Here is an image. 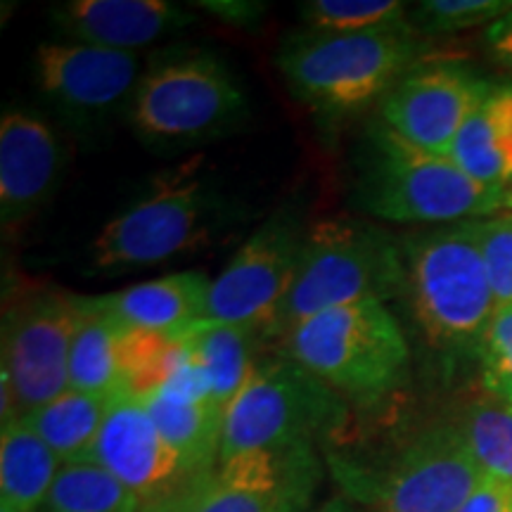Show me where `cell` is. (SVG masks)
<instances>
[{"instance_id": "6da1fadb", "label": "cell", "mask_w": 512, "mask_h": 512, "mask_svg": "<svg viewBox=\"0 0 512 512\" xmlns=\"http://www.w3.org/2000/svg\"><path fill=\"white\" fill-rule=\"evenodd\" d=\"M403 249L387 230L361 219H323L306 228L283 302L264 328L266 344L318 313L403 294Z\"/></svg>"}, {"instance_id": "7a4b0ae2", "label": "cell", "mask_w": 512, "mask_h": 512, "mask_svg": "<svg viewBox=\"0 0 512 512\" xmlns=\"http://www.w3.org/2000/svg\"><path fill=\"white\" fill-rule=\"evenodd\" d=\"M505 195L467 176L451 157L396 136L380 119L361 140L354 202L380 221L403 226L477 221L498 214Z\"/></svg>"}, {"instance_id": "3957f363", "label": "cell", "mask_w": 512, "mask_h": 512, "mask_svg": "<svg viewBox=\"0 0 512 512\" xmlns=\"http://www.w3.org/2000/svg\"><path fill=\"white\" fill-rule=\"evenodd\" d=\"M275 62L294 98L342 119L382 102L420 62V41L413 24L363 34L304 29L285 38Z\"/></svg>"}, {"instance_id": "277c9868", "label": "cell", "mask_w": 512, "mask_h": 512, "mask_svg": "<svg viewBox=\"0 0 512 512\" xmlns=\"http://www.w3.org/2000/svg\"><path fill=\"white\" fill-rule=\"evenodd\" d=\"M401 249L403 294L427 342L444 354L479 358L498 306L472 221L413 235Z\"/></svg>"}, {"instance_id": "5b68a950", "label": "cell", "mask_w": 512, "mask_h": 512, "mask_svg": "<svg viewBox=\"0 0 512 512\" xmlns=\"http://www.w3.org/2000/svg\"><path fill=\"white\" fill-rule=\"evenodd\" d=\"M247 98L233 72L207 50H166L140 76L128 121L143 145L181 152L233 131Z\"/></svg>"}, {"instance_id": "8992f818", "label": "cell", "mask_w": 512, "mask_h": 512, "mask_svg": "<svg viewBox=\"0 0 512 512\" xmlns=\"http://www.w3.org/2000/svg\"><path fill=\"white\" fill-rule=\"evenodd\" d=\"M280 351L358 406H373L406 380L411 349L384 302L318 313L287 332Z\"/></svg>"}, {"instance_id": "52a82bcc", "label": "cell", "mask_w": 512, "mask_h": 512, "mask_svg": "<svg viewBox=\"0 0 512 512\" xmlns=\"http://www.w3.org/2000/svg\"><path fill=\"white\" fill-rule=\"evenodd\" d=\"M347 408L335 389L283 351L264 354L223 415L219 463L242 453L316 446L347 422Z\"/></svg>"}, {"instance_id": "ba28073f", "label": "cell", "mask_w": 512, "mask_h": 512, "mask_svg": "<svg viewBox=\"0 0 512 512\" xmlns=\"http://www.w3.org/2000/svg\"><path fill=\"white\" fill-rule=\"evenodd\" d=\"M221 221L219 192L207 178L197 169L171 171L100 230L91 247L93 271H138L195 252Z\"/></svg>"}, {"instance_id": "9c48e42d", "label": "cell", "mask_w": 512, "mask_h": 512, "mask_svg": "<svg viewBox=\"0 0 512 512\" xmlns=\"http://www.w3.org/2000/svg\"><path fill=\"white\" fill-rule=\"evenodd\" d=\"M79 313L81 297L48 283H29L10 294L0 354L3 425L67 392Z\"/></svg>"}, {"instance_id": "30bf717a", "label": "cell", "mask_w": 512, "mask_h": 512, "mask_svg": "<svg viewBox=\"0 0 512 512\" xmlns=\"http://www.w3.org/2000/svg\"><path fill=\"white\" fill-rule=\"evenodd\" d=\"M482 479L456 425L422 432L377 475H344L347 496L375 512H458Z\"/></svg>"}, {"instance_id": "8fae6325", "label": "cell", "mask_w": 512, "mask_h": 512, "mask_svg": "<svg viewBox=\"0 0 512 512\" xmlns=\"http://www.w3.org/2000/svg\"><path fill=\"white\" fill-rule=\"evenodd\" d=\"M318 479L311 444L242 453L145 512H306Z\"/></svg>"}, {"instance_id": "7c38bea8", "label": "cell", "mask_w": 512, "mask_h": 512, "mask_svg": "<svg viewBox=\"0 0 512 512\" xmlns=\"http://www.w3.org/2000/svg\"><path fill=\"white\" fill-rule=\"evenodd\" d=\"M306 228L292 209L278 211L261 223L219 278L211 280L204 318L256 328L264 335L292 283Z\"/></svg>"}, {"instance_id": "4fadbf2b", "label": "cell", "mask_w": 512, "mask_h": 512, "mask_svg": "<svg viewBox=\"0 0 512 512\" xmlns=\"http://www.w3.org/2000/svg\"><path fill=\"white\" fill-rule=\"evenodd\" d=\"M34 74L38 91L81 131L110 121L124 102L131 105L143 76L138 53L74 41L41 43Z\"/></svg>"}, {"instance_id": "5bb4252c", "label": "cell", "mask_w": 512, "mask_h": 512, "mask_svg": "<svg viewBox=\"0 0 512 512\" xmlns=\"http://www.w3.org/2000/svg\"><path fill=\"white\" fill-rule=\"evenodd\" d=\"M491 83L463 62H418L380 102V121L415 147L448 157Z\"/></svg>"}, {"instance_id": "9a60e30c", "label": "cell", "mask_w": 512, "mask_h": 512, "mask_svg": "<svg viewBox=\"0 0 512 512\" xmlns=\"http://www.w3.org/2000/svg\"><path fill=\"white\" fill-rule=\"evenodd\" d=\"M88 463L110 472L143 510L166 503L197 479L166 444L145 403L131 394H119L112 401Z\"/></svg>"}, {"instance_id": "2e32d148", "label": "cell", "mask_w": 512, "mask_h": 512, "mask_svg": "<svg viewBox=\"0 0 512 512\" xmlns=\"http://www.w3.org/2000/svg\"><path fill=\"white\" fill-rule=\"evenodd\" d=\"M64 147L41 114L8 110L0 121V219L12 230L48 204L60 185Z\"/></svg>"}, {"instance_id": "e0dca14e", "label": "cell", "mask_w": 512, "mask_h": 512, "mask_svg": "<svg viewBox=\"0 0 512 512\" xmlns=\"http://www.w3.org/2000/svg\"><path fill=\"white\" fill-rule=\"evenodd\" d=\"M50 15L69 41L124 53H138L195 22L188 8L166 0H69Z\"/></svg>"}, {"instance_id": "ac0fdd59", "label": "cell", "mask_w": 512, "mask_h": 512, "mask_svg": "<svg viewBox=\"0 0 512 512\" xmlns=\"http://www.w3.org/2000/svg\"><path fill=\"white\" fill-rule=\"evenodd\" d=\"M140 401L192 477H202L219 467L223 413L211 401L192 356L188 366Z\"/></svg>"}, {"instance_id": "d6986e66", "label": "cell", "mask_w": 512, "mask_h": 512, "mask_svg": "<svg viewBox=\"0 0 512 512\" xmlns=\"http://www.w3.org/2000/svg\"><path fill=\"white\" fill-rule=\"evenodd\" d=\"M211 278L202 271L171 273L98 297L131 332L178 337L204 318Z\"/></svg>"}, {"instance_id": "ffe728a7", "label": "cell", "mask_w": 512, "mask_h": 512, "mask_svg": "<svg viewBox=\"0 0 512 512\" xmlns=\"http://www.w3.org/2000/svg\"><path fill=\"white\" fill-rule=\"evenodd\" d=\"M181 339L207 384L211 401L226 415L228 406L242 392L256 363L264 356V335L256 328L202 318L181 332Z\"/></svg>"}, {"instance_id": "44dd1931", "label": "cell", "mask_w": 512, "mask_h": 512, "mask_svg": "<svg viewBox=\"0 0 512 512\" xmlns=\"http://www.w3.org/2000/svg\"><path fill=\"white\" fill-rule=\"evenodd\" d=\"M128 330L98 297H81L72 356H69V389L95 396L126 394Z\"/></svg>"}, {"instance_id": "7402d4cb", "label": "cell", "mask_w": 512, "mask_h": 512, "mask_svg": "<svg viewBox=\"0 0 512 512\" xmlns=\"http://www.w3.org/2000/svg\"><path fill=\"white\" fill-rule=\"evenodd\" d=\"M448 157L486 188L512 190V86L489 88L465 119Z\"/></svg>"}, {"instance_id": "603a6c76", "label": "cell", "mask_w": 512, "mask_h": 512, "mask_svg": "<svg viewBox=\"0 0 512 512\" xmlns=\"http://www.w3.org/2000/svg\"><path fill=\"white\" fill-rule=\"evenodd\" d=\"M62 460L22 420L0 430V505L17 512H41Z\"/></svg>"}, {"instance_id": "cb8c5ba5", "label": "cell", "mask_w": 512, "mask_h": 512, "mask_svg": "<svg viewBox=\"0 0 512 512\" xmlns=\"http://www.w3.org/2000/svg\"><path fill=\"white\" fill-rule=\"evenodd\" d=\"M114 399L67 389L46 406L17 420H22L46 441L55 456L62 460V465L86 463Z\"/></svg>"}, {"instance_id": "d4e9b609", "label": "cell", "mask_w": 512, "mask_h": 512, "mask_svg": "<svg viewBox=\"0 0 512 512\" xmlns=\"http://www.w3.org/2000/svg\"><path fill=\"white\" fill-rule=\"evenodd\" d=\"M41 512H143L140 501L95 463L62 465Z\"/></svg>"}, {"instance_id": "484cf974", "label": "cell", "mask_w": 512, "mask_h": 512, "mask_svg": "<svg viewBox=\"0 0 512 512\" xmlns=\"http://www.w3.org/2000/svg\"><path fill=\"white\" fill-rule=\"evenodd\" d=\"M456 427L484 475L512 484V408L501 401H479Z\"/></svg>"}, {"instance_id": "4316f807", "label": "cell", "mask_w": 512, "mask_h": 512, "mask_svg": "<svg viewBox=\"0 0 512 512\" xmlns=\"http://www.w3.org/2000/svg\"><path fill=\"white\" fill-rule=\"evenodd\" d=\"M306 29L363 34L408 27V10L399 0H309L299 10Z\"/></svg>"}, {"instance_id": "83f0119b", "label": "cell", "mask_w": 512, "mask_h": 512, "mask_svg": "<svg viewBox=\"0 0 512 512\" xmlns=\"http://www.w3.org/2000/svg\"><path fill=\"white\" fill-rule=\"evenodd\" d=\"M510 8V0H425L415 5L411 24L422 34H456L472 27H489Z\"/></svg>"}, {"instance_id": "f1b7e54d", "label": "cell", "mask_w": 512, "mask_h": 512, "mask_svg": "<svg viewBox=\"0 0 512 512\" xmlns=\"http://www.w3.org/2000/svg\"><path fill=\"white\" fill-rule=\"evenodd\" d=\"M496 306H512V211L472 221Z\"/></svg>"}, {"instance_id": "f546056e", "label": "cell", "mask_w": 512, "mask_h": 512, "mask_svg": "<svg viewBox=\"0 0 512 512\" xmlns=\"http://www.w3.org/2000/svg\"><path fill=\"white\" fill-rule=\"evenodd\" d=\"M479 363L486 392L512 408V306L496 311L479 349Z\"/></svg>"}, {"instance_id": "4dcf8cb0", "label": "cell", "mask_w": 512, "mask_h": 512, "mask_svg": "<svg viewBox=\"0 0 512 512\" xmlns=\"http://www.w3.org/2000/svg\"><path fill=\"white\" fill-rule=\"evenodd\" d=\"M458 512H512V484L484 475Z\"/></svg>"}, {"instance_id": "1f68e13d", "label": "cell", "mask_w": 512, "mask_h": 512, "mask_svg": "<svg viewBox=\"0 0 512 512\" xmlns=\"http://www.w3.org/2000/svg\"><path fill=\"white\" fill-rule=\"evenodd\" d=\"M200 5L202 10L211 12V15L226 19V22L235 24V27H252L264 15V5L261 3H242V0H219V3H209V0H202Z\"/></svg>"}, {"instance_id": "d6a6232c", "label": "cell", "mask_w": 512, "mask_h": 512, "mask_svg": "<svg viewBox=\"0 0 512 512\" xmlns=\"http://www.w3.org/2000/svg\"><path fill=\"white\" fill-rule=\"evenodd\" d=\"M486 46L496 55V60L512 69V8L486 27Z\"/></svg>"}, {"instance_id": "836d02e7", "label": "cell", "mask_w": 512, "mask_h": 512, "mask_svg": "<svg viewBox=\"0 0 512 512\" xmlns=\"http://www.w3.org/2000/svg\"><path fill=\"white\" fill-rule=\"evenodd\" d=\"M311 512H363V510L354 498H349L347 494H339L335 498H328L325 503H320L318 508Z\"/></svg>"}, {"instance_id": "e575fe53", "label": "cell", "mask_w": 512, "mask_h": 512, "mask_svg": "<svg viewBox=\"0 0 512 512\" xmlns=\"http://www.w3.org/2000/svg\"><path fill=\"white\" fill-rule=\"evenodd\" d=\"M503 209H505V211H512V190H508V195H505Z\"/></svg>"}, {"instance_id": "d590c367", "label": "cell", "mask_w": 512, "mask_h": 512, "mask_svg": "<svg viewBox=\"0 0 512 512\" xmlns=\"http://www.w3.org/2000/svg\"><path fill=\"white\" fill-rule=\"evenodd\" d=\"M0 512H17V510H12V508H5V505H0Z\"/></svg>"}, {"instance_id": "8d00e7d4", "label": "cell", "mask_w": 512, "mask_h": 512, "mask_svg": "<svg viewBox=\"0 0 512 512\" xmlns=\"http://www.w3.org/2000/svg\"><path fill=\"white\" fill-rule=\"evenodd\" d=\"M143 512H145V510H143Z\"/></svg>"}]
</instances>
